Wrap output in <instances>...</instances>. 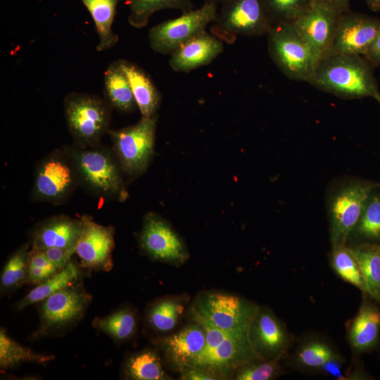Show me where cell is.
I'll use <instances>...</instances> for the list:
<instances>
[{
    "instance_id": "38",
    "label": "cell",
    "mask_w": 380,
    "mask_h": 380,
    "mask_svg": "<svg viewBox=\"0 0 380 380\" xmlns=\"http://www.w3.org/2000/svg\"><path fill=\"white\" fill-rule=\"evenodd\" d=\"M49 260L58 269H63L70 261L72 255L75 253L74 249L61 248H49L42 250Z\"/></svg>"
},
{
    "instance_id": "26",
    "label": "cell",
    "mask_w": 380,
    "mask_h": 380,
    "mask_svg": "<svg viewBox=\"0 0 380 380\" xmlns=\"http://www.w3.org/2000/svg\"><path fill=\"white\" fill-rule=\"evenodd\" d=\"M80 277L79 267L70 260L63 269L36 285L18 302V309L23 310L29 305L42 302L51 294L74 286Z\"/></svg>"
},
{
    "instance_id": "42",
    "label": "cell",
    "mask_w": 380,
    "mask_h": 380,
    "mask_svg": "<svg viewBox=\"0 0 380 380\" xmlns=\"http://www.w3.org/2000/svg\"><path fill=\"white\" fill-rule=\"evenodd\" d=\"M350 0H310L311 4L328 6L340 13L349 11Z\"/></svg>"
},
{
    "instance_id": "6",
    "label": "cell",
    "mask_w": 380,
    "mask_h": 380,
    "mask_svg": "<svg viewBox=\"0 0 380 380\" xmlns=\"http://www.w3.org/2000/svg\"><path fill=\"white\" fill-rule=\"evenodd\" d=\"M259 307L239 297L208 293L198 301L194 313L232 335H248Z\"/></svg>"
},
{
    "instance_id": "23",
    "label": "cell",
    "mask_w": 380,
    "mask_h": 380,
    "mask_svg": "<svg viewBox=\"0 0 380 380\" xmlns=\"http://www.w3.org/2000/svg\"><path fill=\"white\" fill-rule=\"evenodd\" d=\"M72 176L70 167L57 159H51L40 168L35 183L38 196L53 199L63 196L70 187Z\"/></svg>"
},
{
    "instance_id": "19",
    "label": "cell",
    "mask_w": 380,
    "mask_h": 380,
    "mask_svg": "<svg viewBox=\"0 0 380 380\" xmlns=\"http://www.w3.org/2000/svg\"><path fill=\"white\" fill-rule=\"evenodd\" d=\"M162 346L167 357L177 367L191 366L205 348V331L198 323L186 326L166 337Z\"/></svg>"
},
{
    "instance_id": "40",
    "label": "cell",
    "mask_w": 380,
    "mask_h": 380,
    "mask_svg": "<svg viewBox=\"0 0 380 380\" xmlns=\"http://www.w3.org/2000/svg\"><path fill=\"white\" fill-rule=\"evenodd\" d=\"M53 274L50 271L29 264L25 284L37 285Z\"/></svg>"
},
{
    "instance_id": "35",
    "label": "cell",
    "mask_w": 380,
    "mask_h": 380,
    "mask_svg": "<svg viewBox=\"0 0 380 380\" xmlns=\"http://www.w3.org/2000/svg\"><path fill=\"white\" fill-rule=\"evenodd\" d=\"M338 356L327 343L312 341L300 346L296 360L302 367L319 369L328 361Z\"/></svg>"
},
{
    "instance_id": "43",
    "label": "cell",
    "mask_w": 380,
    "mask_h": 380,
    "mask_svg": "<svg viewBox=\"0 0 380 380\" xmlns=\"http://www.w3.org/2000/svg\"><path fill=\"white\" fill-rule=\"evenodd\" d=\"M365 57L373 65H380V30Z\"/></svg>"
},
{
    "instance_id": "7",
    "label": "cell",
    "mask_w": 380,
    "mask_h": 380,
    "mask_svg": "<svg viewBox=\"0 0 380 380\" xmlns=\"http://www.w3.org/2000/svg\"><path fill=\"white\" fill-rule=\"evenodd\" d=\"M157 115L141 117L135 125L112 130L114 148L122 169L128 174L144 172L153 155Z\"/></svg>"
},
{
    "instance_id": "21",
    "label": "cell",
    "mask_w": 380,
    "mask_h": 380,
    "mask_svg": "<svg viewBox=\"0 0 380 380\" xmlns=\"http://www.w3.org/2000/svg\"><path fill=\"white\" fill-rule=\"evenodd\" d=\"M131 87L137 106L142 117L156 115L161 95L151 77L138 65L125 59L118 60Z\"/></svg>"
},
{
    "instance_id": "18",
    "label": "cell",
    "mask_w": 380,
    "mask_h": 380,
    "mask_svg": "<svg viewBox=\"0 0 380 380\" xmlns=\"http://www.w3.org/2000/svg\"><path fill=\"white\" fill-rule=\"evenodd\" d=\"M82 229L81 220L67 217L51 218L36 228L32 235V248L74 249Z\"/></svg>"
},
{
    "instance_id": "13",
    "label": "cell",
    "mask_w": 380,
    "mask_h": 380,
    "mask_svg": "<svg viewBox=\"0 0 380 380\" xmlns=\"http://www.w3.org/2000/svg\"><path fill=\"white\" fill-rule=\"evenodd\" d=\"M140 243L152 258L182 262L187 258L186 248L170 225L156 213H148L144 222Z\"/></svg>"
},
{
    "instance_id": "12",
    "label": "cell",
    "mask_w": 380,
    "mask_h": 380,
    "mask_svg": "<svg viewBox=\"0 0 380 380\" xmlns=\"http://www.w3.org/2000/svg\"><path fill=\"white\" fill-rule=\"evenodd\" d=\"M82 229L75 253L80 267L95 270L109 271L113 267L114 229L95 222L90 217H81Z\"/></svg>"
},
{
    "instance_id": "10",
    "label": "cell",
    "mask_w": 380,
    "mask_h": 380,
    "mask_svg": "<svg viewBox=\"0 0 380 380\" xmlns=\"http://www.w3.org/2000/svg\"><path fill=\"white\" fill-rule=\"evenodd\" d=\"M82 181L94 191L124 200L127 194L120 170L109 154L99 150H84L75 156Z\"/></svg>"
},
{
    "instance_id": "39",
    "label": "cell",
    "mask_w": 380,
    "mask_h": 380,
    "mask_svg": "<svg viewBox=\"0 0 380 380\" xmlns=\"http://www.w3.org/2000/svg\"><path fill=\"white\" fill-rule=\"evenodd\" d=\"M182 379L189 380H214L218 379V376L209 372L210 370L195 366H189L182 369Z\"/></svg>"
},
{
    "instance_id": "14",
    "label": "cell",
    "mask_w": 380,
    "mask_h": 380,
    "mask_svg": "<svg viewBox=\"0 0 380 380\" xmlns=\"http://www.w3.org/2000/svg\"><path fill=\"white\" fill-rule=\"evenodd\" d=\"M342 14L326 6L311 4L291 23L322 58L330 49Z\"/></svg>"
},
{
    "instance_id": "22",
    "label": "cell",
    "mask_w": 380,
    "mask_h": 380,
    "mask_svg": "<svg viewBox=\"0 0 380 380\" xmlns=\"http://www.w3.org/2000/svg\"><path fill=\"white\" fill-rule=\"evenodd\" d=\"M349 247L360 269L363 293L380 301V243H359Z\"/></svg>"
},
{
    "instance_id": "27",
    "label": "cell",
    "mask_w": 380,
    "mask_h": 380,
    "mask_svg": "<svg viewBox=\"0 0 380 380\" xmlns=\"http://www.w3.org/2000/svg\"><path fill=\"white\" fill-rule=\"evenodd\" d=\"M350 237L358 243H380V184L369 195Z\"/></svg>"
},
{
    "instance_id": "20",
    "label": "cell",
    "mask_w": 380,
    "mask_h": 380,
    "mask_svg": "<svg viewBox=\"0 0 380 380\" xmlns=\"http://www.w3.org/2000/svg\"><path fill=\"white\" fill-rule=\"evenodd\" d=\"M379 336L380 309L367 298H364L350 324L349 343L355 351L367 352L378 345Z\"/></svg>"
},
{
    "instance_id": "3",
    "label": "cell",
    "mask_w": 380,
    "mask_h": 380,
    "mask_svg": "<svg viewBox=\"0 0 380 380\" xmlns=\"http://www.w3.org/2000/svg\"><path fill=\"white\" fill-rule=\"evenodd\" d=\"M378 184L348 179L331 191L328 200V213L332 247L346 244L369 195Z\"/></svg>"
},
{
    "instance_id": "9",
    "label": "cell",
    "mask_w": 380,
    "mask_h": 380,
    "mask_svg": "<svg viewBox=\"0 0 380 380\" xmlns=\"http://www.w3.org/2000/svg\"><path fill=\"white\" fill-rule=\"evenodd\" d=\"M91 300L87 292L75 285L51 294L42 301L36 336L61 332L75 325L83 317Z\"/></svg>"
},
{
    "instance_id": "1",
    "label": "cell",
    "mask_w": 380,
    "mask_h": 380,
    "mask_svg": "<svg viewBox=\"0 0 380 380\" xmlns=\"http://www.w3.org/2000/svg\"><path fill=\"white\" fill-rule=\"evenodd\" d=\"M373 65L363 56L335 54L320 59L309 84L345 99L380 97Z\"/></svg>"
},
{
    "instance_id": "36",
    "label": "cell",
    "mask_w": 380,
    "mask_h": 380,
    "mask_svg": "<svg viewBox=\"0 0 380 380\" xmlns=\"http://www.w3.org/2000/svg\"><path fill=\"white\" fill-rule=\"evenodd\" d=\"M272 24L293 23L311 5L310 0H263Z\"/></svg>"
},
{
    "instance_id": "34",
    "label": "cell",
    "mask_w": 380,
    "mask_h": 380,
    "mask_svg": "<svg viewBox=\"0 0 380 380\" xmlns=\"http://www.w3.org/2000/svg\"><path fill=\"white\" fill-rule=\"evenodd\" d=\"M183 311V305L177 300H162L150 309L148 320L150 325L156 331L167 332L175 327Z\"/></svg>"
},
{
    "instance_id": "33",
    "label": "cell",
    "mask_w": 380,
    "mask_h": 380,
    "mask_svg": "<svg viewBox=\"0 0 380 380\" xmlns=\"http://www.w3.org/2000/svg\"><path fill=\"white\" fill-rule=\"evenodd\" d=\"M332 248L331 264L337 274L345 281L363 292L364 286L360 269L350 247L345 244Z\"/></svg>"
},
{
    "instance_id": "37",
    "label": "cell",
    "mask_w": 380,
    "mask_h": 380,
    "mask_svg": "<svg viewBox=\"0 0 380 380\" xmlns=\"http://www.w3.org/2000/svg\"><path fill=\"white\" fill-rule=\"evenodd\" d=\"M280 368L277 362L273 361H251L241 366L236 374L238 380H269L275 378L279 373Z\"/></svg>"
},
{
    "instance_id": "30",
    "label": "cell",
    "mask_w": 380,
    "mask_h": 380,
    "mask_svg": "<svg viewBox=\"0 0 380 380\" xmlns=\"http://www.w3.org/2000/svg\"><path fill=\"white\" fill-rule=\"evenodd\" d=\"M127 379L135 380H163L167 379L158 354L145 350L130 356L125 365Z\"/></svg>"
},
{
    "instance_id": "45",
    "label": "cell",
    "mask_w": 380,
    "mask_h": 380,
    "mask_svg": "<svg viewBox=\"0 0 380 380\" xmlns=\"http://www.w3.org/2000/svg\"><path fill=\"white\" fill-rule=\"evenodd\" d=\"M376 101H377L379 102V103L380 104V97H379Z\"/></svg>"
},
{
    "instance_id": "11",
    "label": "cell",
    "mask_w": 380,
    "mask_h": 380,
    "mask_svg": "<svg viewBox=\"0 0 380 380\" xmlns=\"http://www.w3.org/2000/svg\"><path fill=\"white\" fill-rule=\"evenodd\" d=\"M380 30V19L350 11L338 20L327 56L355 54L365 56Z\"/></svg>"
},
{
    "instance_id": "5",
    "label": "cell",
    "mask_w": 380,
    "mask_h": 380,
    "mask_svg": "<svg viewBox=\"0 0 380 380\" xmlns=\"http://www.w3.org/2000/svg\"><path fill=\"white\" fill-rule=\"evenodd\" d=\"M210 32L222 42L233 44L238 37L267 34L272 25L263 0H231Z\"/></svg>"
},
{
    "instance_id": "25",
    "label": "cell",
    "mask_w": 380,
    "mask_h": 380,
    "mask_svg": "<svg viewBox=\"0 0 380 380\" xmlns=\"http://www.w3.org/2000/svg\"><path fill=\"white\" fill-rule=\"evenodd\" d=\"M91 14L99 36L98 51L113 48L118 36L113 33L112 25L120 0H81Z\"/></svg>"
},
{
    "instance_id": "29",
    "label": "cell",
    "mask_w": 380,
    "mask_h": 380,
    "mask_svg": "<svg viewBox=\"0 0 380 380\" xmlns=\"http://www.w3.org/2000/svg\"><path fill=\"white\" fill-rule=\"evenodd\" d=\"M92 324L96 329L105 333L115 341L127 340L134 334L137 328L136 315L132 310L120 309L103 317H96Z\"/></svg>"
},
{
    "instance_id": "16",
    "label": "cell",
    "mask_w": 380,
    "mask_h": 380,
    "mask_svg": "<svg viewBox=\"0 0 380 380\" xmlns=\"http://www.w3.org/2000/svg\"><path fill=\"white\" fill-rule=\"evenodd\" d=\"M259 357L253 346L250 334L229 336L212 353L197 359L191 366L208 370L229 369L242 366Z\"/></svg>"
},
{
    "instance_id": "15",
    "label": "cell",
    "mask_w": 380,
    "mask_h": 380,
    "mask_svg": "<svg viewBox=\"0 0 380 380\" xmlns=\"http://www.w3.org/2000/svg\"><path fill=\"white\" fill-rule=\"evenodd\" d=\"M223 51L224 42L205 30L172 51L169 64L175 72H189L209 64Z\"/></svg>"
},
{
    "instance_id": "31",
    "label": "cell",
    "mask_w": 380,
    "mask_h": 380,
    "mask_svg": "<svg viewBox=\"0 0 380 380\" xmlns=\"http://www.w3.org/2000/svg\"><path fill=\"white\" fill-rule=\"evenodd\" d=\"M28 246L16 251L5 263L1 274V292L9 291L25 284L29 265Z\"/></svg>"
},
{
    "instance_id": "8",
    "label": "cell",
    "mask_w": 380,
    "mask_h": 380,
    "mask_svg": "<svg viewBox=\"0 0 380 380\" xmlns=\"http://www.w3.org/2000/svg\"><path fill=\"white\" fill-rule=\"evenodd\" d=\"M217 18L214 2H207L201 8L185 12L181 16L163 22L148 32L151 48L161 54H170L182 44L205 31Z\"/></svg>"
},
{
    "instance_id": "32",
    "label": "cell",
    "mask_w": 380,
    "mask_h": 380,
    "mask_svg": "<svg viewBox=\"0 0 380 380\" xmlns=\"http://www.w3.org/2000/svg\"><path fill=\"white\" fill-rule=\"evenodd\" d=\"M129 5L128 21L135 28L145 27L151 15L165 8H184L188 0H125Z\"/></svg>"
},
{
    "instance_id": "44",
    "label": "cell",
    "mask_w": 380,
    "mask_h": 380,
    "mask_svg": "<svg viewBox=\"0 0 380 380\" xmlns=\"http://www.w3.org/2000/svg\"><path fill=\"white\" fill-rule=\"evenodd\" d=\"M367 5L373 11H380V0H365Z\"/></svg>"
},
{
    "instance_id": "2",
    "label": "cell",
    "mask_w": 380,
    "mask_h": 380,
    "mask_svg": "<svg viewBox=\"0 0 380 380\" xmlns=\"http://www.w3.org/2000/svg\"><path fill=\"white\" fill-rule=\"evenodd\" d=\"M269 54L288 78L307 82L321 58L291 23L272 24L267 33Z\"/></svg>"
},
{
    "instance_id": "41",
    "label": "cell",
    "mask_w": 380,
    "mask_h": 380,
    "mask_svg": "<svg viewBox=\"0 0 380 380\" xmlns=\"http://www.w3.org/2000/svg\"><path fill=\"white\" fill-rule=\"evenodd\" d=\"M341 361L339 356L336 357L328 361L319 369L331 377L343 379Z\"/></svg>"
},
{
    "instance_id": "28",
    "label": "cell",
    "mask_w": 380,
    "mask_h": 380,
    "mask_svg": "<svg viewBox=\"0 0 380 380\" xmlns=\"http://www.w3.org/2000/svg\"><path fill=\"white\" fill-rule=\"evenodd\" d=\"M54 355L41 354L22 346L11 337L6 330L0 329V367L1 370L13 368L27 362L44 364L54 359Z\"/></svg>"
},
{
    "instance_id": "24",
    "label": "cell",
    "mask_w": 380,
    "mask_h": 380,
    "mask_svg": "<svg viewBox=\"0 0 380 380\" xmlns=\"http://www.w3.org/2000/svg\"><path fill=\"white\" fill-rule=\"evenodd\" d=\"M103 84L105 99L112 108L123 113L135 109L137 103L131 87L118 61L106 68Z\"/></svg>"
},
{
    "instance_id": "17",
    "label": "cell",
    "mask_w": 380,
    "mask_h": 380,
    "mask_svg": "<svg viewBox=\"0 0 380 380\" xmlns=\"http://www.w3.org/2000/svg\"><path fill=\"white\" fill-rule=\"evenodd\" d=\"M250 338L258 355L280 356L286 349L289 336L285 327L270 311L259 310L250 328Z\"/></svg>"
},
{
    "instance_id": "4",
    "label": "cell",
    "mask_w": 380,
    "mask_h": 380,
    "mask_svg": "<svg viewBox=\"0 0 380 380\" xmlns=\"http://www.w3.org/2000/svg\"><path fill=\"white\" fill-rule=\"evenodd\" d=\"M112 107L96 95L72 92L64 99L68 127L74 138L83 144L95 143L108 131Z\"/></svg>"
}]
</instances>
